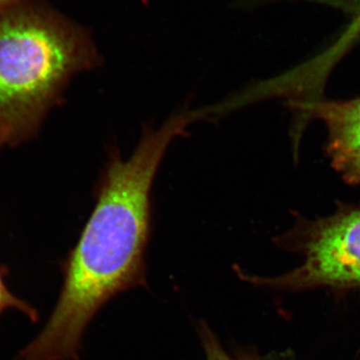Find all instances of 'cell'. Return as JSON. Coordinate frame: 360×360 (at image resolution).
Here are the masks:
<instances>
[{"label": "cell", "mask_w": 360, "mask_h": 360, "mask_svg": "<svg viewBox=\"0 0 360 360\" xmlns=\"http://www.w3.org/2000/svg\"><path fill=\"white\" fill-rule=\"evenodd\" d=\"M269 1H276V0H246V2L255 4H265ZM303 1L333 7L350 16L352 18V23L340 39L345 44L349 45L355 40L360 39V0H303Z\"/></svg>", "instance_id": "cell-5"}, {"label": "cell", "mask_w": 360, "mask_h": 360, "mask_svg": "<svg viewBox=\"0 0 360 360\" xmlns=\"http://www.w3.org/2000/svg\"><path fill=\"white\" fill-rule=\"evenodd\" d=\"M296 106L303 116L319 120L326 127V153L336 172L348 184H360V97L314 98Z\"/></svg>", "instance_id": "cell-4"}, {"label": "cell", "mask_w": 360, "mask_h": 360, "mask_svg": "<svg viewBox=\"0 0 360 360\" xmlns=\"http://www.w3.org/2000/svg\"><path fill=\"white\" fill-rule=\"evenodd\" d=\"M200 340L205 349L206 360H259L250 355H238V357H232L225 352L217 336L205 322L200 324Z\"/></svg>", "instance_id": "cell-7"}, {"label": "cell", "mask_w": 360, "mask_h": 360, "mask_svg": "<svg viewBox=\"0 0 360 360\" xmlns=\"http://www.w3.org/2000/svg\"><path fill=\"white\" fill-rule=\"evenodd\" d=\"M103 63L87 28L53 7L25 0L0 11V136L34 135L75 75Z\"/></svg>", "instance_id": "cell-2"}, {"label": "cell", "mask_w": 360, "mask_h": 360, "mask_svg": "<svg viewBox=\"0 0 360 360\" xmlns=\"http://www.w3.org/2000/svg\"><path fill=\"white\" fill-rule=\"evenodd\" d=\"M277 241L302 255L300 266L276 277L239 276L283 290L360 288V207L345 205L328 217L298 219Z\"/></svg>", "instance_id": "cell-3"}, {"label": "cell", "mask_w": 360, "mask_h": 360, "mask_svg": "<svg viewBox=\"0 0 360 360\" xmlns=\"http://www.w3.org/2000/svg\"><path fill=\"white\" fill-rule=\"evenodd\" d=\"M22 1H25V0H0V11Z\"/></svg>", "instance_id": "cell-8"}, {"label": "cell", "mask_w": 360, "mask_h": 360, "mask_svg": "<svg viewBox=\"0 0 360 360\" xmlns=\"http://www.w3.org/2000/svg\"><path fill=\"white\" fill-rule=\"evenodd\" d=\"M2 144H4V142H2L1 136H0V146H1Z\"/></svg>", "instance_id": "cell-9"}, {"label": "cell", "mask_w": 360, "mask_h": 360, "mask_svg": "<svg viewBox=\"0 0 360 360\" xmlns=\"http://www.w3.org/2000/svg\"><path fill=\"white\" fill-rule=\"evenodd\" d=\"M6 267L4 265H0V315L4 314L6 309H13L20 310L25 314L30 321H37L39 314L37 310L33 309L30 303L20 300L18 296L13 295L6 283V276H7Z\"/></svg>", "instance_id": "cell-6"}, {"label": "cell", "mask_w": 360, "mask_h": 360, "mask_svg": "<svg viewBox=\"0 0 360 360\" xmlns=\"http://www.w3.org/2000/svg\"><path fill=\"white\" fill-rule=\"evenodd\" d=\"M195 120L193 111L174 115L158 129H146L127 160L111 156L94 212L63 265L56 307L16 360H77L98 310L118 293L144 285L153 180L169 144Z\"/></svg>", "instance_id": "cell-1"}]
</instances>
